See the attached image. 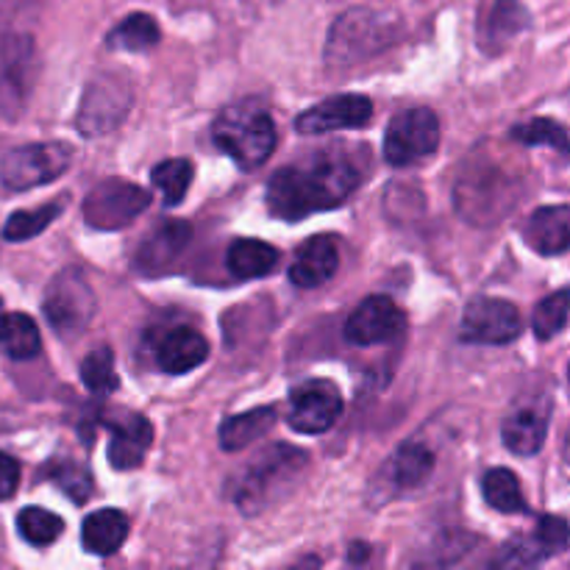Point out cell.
Returning a JSON list of instances; mask_svg holds the SVG:
<instances>
[{
    "label": "cell",
    "mask_w": 570,
    "mask_h": 570,
    "mask_svg": "<svg viewBox=\"0 0 570 570\" xmlns=\"http://www.w3.org/2000/svg\"><path fill=\"white\" fill-rule=\"evenodd\" d=\"M529 26V11L518 0H493L479 17V48L501 53Z\"/></svg>",
    "instance_id": "ffe728a7"
},
{
    "label": "cell",
    "mask_w": 570,
    "mask_h": 570,
    "mask_svg": "<svg viewBox=\"0 0 570 570\" xmlns=\"http://www.w3.org/2000/svg\"><path fill=\"white\" fill-rule=\"evenodd\" d=\"M72 161V150L61 142H33L11 148L0 159V181L11 193L42 187L65 176Z\"/></svg>",
    "instance_id": "ba28073f"
},
{
    "label": "cell",
    "mask_w": 570,
    "mask_h": 570,
    "mask_svg": "<svg viewBox=\"0 0 570 570\" xmlns=\"http://www.w3.org/2000/svg\"><path fill=\"white\" fill-rule=\"evenodd\" d=\"M0 348L11 356V360H33L39 354V328L22 312H11L3 315L0 323Z\"/></svg>",
    "instance_id": "f546056e"
},
{
    "label": "cell",
    "mask_w": 570,
    "mask_h": 570,
    "mask_svg": "<svg viewBox=\"0 0 570 570\" xmlns=\"http://www.w3.org/2000/svg\"><path fill=\"white\" fill-rule=\"evenodd\" d=\"M193 239V226L187 220H167L139 245L137 256H134V267L142 276H165L184 248Z\"/></svg>",
    "instance_id": "2e32d148"
},
{
    "label": "cell",
    "mask_w": 570,
    "mask_h": 570,
    "mask_svg": "<svg viewBox=\"0 0 570 570\" xmlns=\"http://www.w3.org/2000/svg\"><path fill=\"white\" fill-rule=\"evenodd\" d=\"M209 360V343L200 332L189 326H178L165 334V340L156 348V365L165 373L181 376V373L195 371Z\"/></svg>",
    "instance_id": "44dd1931"
},
{
    "label": "cell",
    "mask_w": 570,
    "mask_h": 570,
    "mask_svg": "<svg viewBox=\"0 0 570 570\" xmlns=\"http://www.w3.org/2000/svg\"><path fill=\"white\" fill-rule=\"evenodd\" d=\"M3 315H6V312H3V301H0V323H3Z\"/></svg>",
    "instance_id": "f35d334b"
},
{
    "label": "cell",
    "mask_w": 570,
    "mask_h": 570,
    "mask_svg": "<svg viewBox=\"0 0 570 570\" xmlns=\"http://www.w3.org/2000/svg\"><path fill=\"white\" fill-rule=\"evenodd\" d=\"M20 488V462L0 451V501H9Z\"/></svg>",
    "instance_id": "74e56055"
},
{
    "label": "cell",
    "mask_w": 570,
    "mask_h": 570,
    "mask_svg": "<svg viewBox=\"0 0 570 570\" xmlns=\"http://www.w3.org/2000/svg\"><path fill=\"white\" fill-rule=\"evenodd\" d=\"M404 312L399 309L393 298L387 295H371L362 301L354 312H351L348 323H345V340L351 345H382L390 343L404 332Z\"/></svg>",
    "instance_id": "5bb4252c"
},
{
    "label": "cell",
    "mask_w": 570,
    "mask_h": 570,
    "mask_svg": "<svg viewBox=\"0 0 570 570\" xmlns=\"http://www.w3.org/2000/svg\"><path fill=\"white\" fill-rule=\"evenodd\" d=\"M434 471V454L423 443H406L395 451L387 465V476L393 490H415L426 484Z\"/></svg>",
    "instance_id": "484cf974"
},
{
    "label": "cell",
    "mask_w": 570,
    "mask_h": 570,
    "mask_svg": "<svg viewBox=\"0 0 570 570\" xmlns=\"http://www.w3.org/2000/svg\"><path fill=\"white\" fill-rule=\"evenodd\" d=\"M131 81L120 72H100L83 89L81 106H78L76 126L83 137H100L109 134L126 120L131 111Z\"/></svg>",
    "instance_id": "8992f818"
},
{
    "label": "cell",
    "mask_w": 570,
    "mask_h": 570,
    "mask_svg": "<svg viewBox=\"0 0 570 570\" xmlns=\"http://www.w3.org/2000/svg\"><path fill=\"white\" fill-rule=\"evenodd\" d=\"M111 432L109 440V462L117 471H131L142 465L150 443H154V426L137 412H120L117 417L106 421Z\"/></svg>",
    "instance_id": "e0dca14e"
},
{
    "label": "cell",
    "mask_w": 570,
    "mask_h": 570,
    "mask_svg": "<svg viewBox=\"0 0 570 570\" xmlns=\"http://www.w3.org/2000/svg\"><path fill=\"white\" fill-rule=\"evenodd\" d=\"M150 206V193L126 178H104L83 198V220L98 232L126 228Z\"/></svg>",
    "instance_id": "52a82bcc"
},
{
    "label": "cell",
    "mask_w": 570,
    "mask_h": 570,
    "mask_svg": "<svg viewBox=\"0 0 570 570\" xmlns=\"http://www.w3.org/2000/svg\"><path fill=\"white\" fill-rule=\"evenodd\" d=\"M568 326V289H557L549 298H543L538 304L532 315V328L540 340H551L560 332H566Z\"/></svg>",
    "instance_id": "e575fe53"
},
{
    "label": "cell",
    "mask_w": 570,
    "mask_h": 570,
    "mask_svg": "<svg viewBox=\"0 0 570 570\" xmlns=\"http://www.w3.org/2000/svg\"><path fill=\"white\" fill-rule=\"evenodd\" d=\"M456 187L465 189H484V195H473V198L456 204L462 217H468L471 223H479V226H488V223H495L501 215L515 206L518 193L512 187L510 178L499 170V167H479V170H468L462 181H456Z\"/></svg>",
    "instance_id": "4fadbf2b"
},
{
    "label": "cell",
    "mask_w": 570,
    "mask_h": 570,
    "mask_svg": "<svg viewBox=\"0 0 570 570\" xmlns=\"http://www.w3.org/2000/svg\"><path fill=\"white\" fill-rule=\"evenodd\" d=\"M193 161L189 159H165L150 170V181L165 195L167 206H178L187 195L189 181H193Z\"/></svg>",
    "instance_id": "1f68e13d"
},
{
    "label": "cell",
    "mask_w": 570,
    "mask_h": 570,
    "mask_svg": "<svg viewBox=\"0 0 570 570\" xmlns=\"http://www.w3.org/2000/svg\"><path fill=\"white\" fill-rule=\"evenodd\" d=\"M278 250L273 248L271 243H262V239H234L228 245L226 254V265L228 273H232L237 282H250V278H262L267 273L276 271L278 265Z\"/></svg>",
    "instance_id": "603a6c76"
},
{
    "label": "cell",
    "mask_w": 570,
    "mask_h": 570,
    "mask_svg": "<svg viewBox=\"0 0 570 570\" xmlns=\"http://www.w3.org/2000/svg\"><path fill=\"white\" fill-rule=\"evenodd\" d=\"M276 410L273 406H262V410L243 412V415H232L220 423V445L226 451H243L245 445L254 443L256 438L267 434L276 423Z\"/></svg>",
    "instance_id": "4316f807"
},
{
    "label": "cell",
    "mask_w": 570,
    "mask_h": 570,
    "mask_svg": "<svg viewBox=\"0 0 570 570\" xmlns=\"http://www.w3.org/2000/svg\"><path fill=\"white\" fill-rule=\"evenodd\" d=\"M440 145V120L432 109H406L390 120L384 134V159L393 167H410L426 159Z\"/></svg>",
    "instance_id": "9c48e42d"
},
{
    "label": "cell",
    "mask_w": 570,
    "mask_h": 570,
    "mask_svg": "<svg viewBox=\"0 0 570 570\" xmlns=\"http://www.w3.org/2000/svg\"><path fill=\"white\" fill-rule=\"evenodd\" d=\"M340 415H343V395L337 384L312 379L295 387L287 421L298 434H323L340 421Z\"/></svg>",
    "instance_id": "7c38bea8"
},
{
    "label": "cell",
    "mask_w": 570,
    "mask_h": 570,
    "mask_svg": "<svg viewBox=\"0 0 570 570\" xmlns=\"http://www.w3.org/2000/svg\"><path fill=\"white\" fill-rule=\"evenodd\" d=\"M340 267V248L337 239L328 237V234H315V237L306 239L304 245L295 254L293 265H289V282L295 287H321L328 278L337 273Z\"/></svg>",
    "instance_id": "ac0fdd59"
},
{
    "label": "cell",
    "mask_w": 570,
    "mask_h": 570,
    "mask_svg": "<svg viewBox=\"0 0 570 570\" xmlns=\"http://www.w3.org/2000/svg\"><path fill=\"white\" fill-rule=\"evenodd\" d=\"M512 139H518L521 145H549V148L560 150L562 156L568 154L566 128L554 120H543V117H534V120L512 128Z\"/></svg>",
    "instance_id": "8d00e7d4"
},
{
    "label": "cell",
    "mask_w": 570,
    "mask_h": 570,
    "mask_svg": "<svg viewBox=\"0 0 570 570\" xmlns=\"http://www.w3.org/2000/svg\"><path fill=\"white\" fill-rule=\"evenodd\" d=\"M482 493L495 512H504V515L527 512V499H523L521 482H518V476L510 468H493V471L484 473Z\"/></svg>",
    "instance_id": "f1b7e54d"
},
{
    "label": "cell",
    "mask_w": 570,
    "mask_h": 570,
    "mask_svg": "<svg viewBox=\"0 0 570 570\" xmlns=\"http://www.w3.org/2000/svg\"><path fill=\"white\" fill-rule=\"evenodd\" d=\"M65 206L67 200H50V204L39 206V209L14 212L3 226V239H9V243H26V239L37 237V234H42L65 212Z\"/></svg>",
    "instance_id": "4dcf8cb0"
},
{
    "label": "cell",
    "mask_w": 570,
    "mask_h": 570,
    "mask_svg": "<svg viewBox=\"0 0 570 570\" xmlns=\"http://www.w3.org/2000/svg\"><path fill=\"white\" fill-rule=\"evenodd\" d=\"M365 150L360 145H332L315 150L273 173L267 181V209L278 220H304L315 212L345 204L367 176Z\"/></svg>",
    "instance_id": "6da1fadb"
},
{
    "label": "cell",
    "mask_w": 570,
    "mask_h": 570,
    "mask_svg": "<svg viewBox=\"0 0 570 570\" xmlns=\"http://www.w3.org/2000/svg\"><path fill=\"white\" fill-rule=\"evenodd\" d=\"M401 37V20L390 11L351 9L334 20L323 56L328 65L345 67L382 53Z\"/></svg>",
    "instance_id": "277c9868"
},
{
    "label": "cell",
    "mask_w": 570,
    "mask_h": 570,
    "mask_svg": "<svg viewBox=\"0 0 570 570\" xmlns=\"http://www.w3.org/2000/svg\"><path fill=\"white\" fill-rule=\"evenodd\" d=\"M549 434V417L538 410H518L501 426L504 445L518 456H532L543 449Z\"/></svg>",
    "instance_id": "d4e9b609"
},
{
    "label": "cell",
    "mask_w": 570,
    "mask_h": 570,
    "mask_svg": "<svg viewBox=\"0 0 570 570\" xmlns=\"http://www.w3.org/2000/svg\"><path fill=\"white\" fill-rule=\"evenodd\" d=\"M17 529H20L22 540H28L31 546L42 549V546H50L59 540L65 523H61V518L53 515V512L39 510V507H26V510L17 515Z\"/></svg>",
    "instance_id": "d6a6232c"
},
{
    "label": "cell",
    "mask_w": 570,
    "mask_h": 570,
    "mask_svg": "<svg viewBox=\"0 0 570 570\" xmlns=\"http://www.w3.org/2000/svg\"><path fill=\"white\" fill-rule=\"evenodd\" d=\"M128 518L120 510H98L83 521L81 543L89 554L109 557L126 543Z\"/></svg>",
    "instance_id": "cb8c5ba5"
},
{
    "label": "cell",
    "mask_w": 570,
    "mask_h": 570,
    "mask_svg": "<svg viewBox=\"0 0 570 570\" xmlns=\"http://www.w3.org/2000/svg\"><path fill=\"white\" fill-rule=\"evenodd\" d=\"M81 382L87 384V390H92V393H104V395L115 393L120 379H117L115 354H111V348L100 345V348H95L92 354L83 356Z\"/></svg>",
    "instance_id": "836d02e7"
},
{
    "label": "cell",
    "mask_w": 570,
    "mask_h": 570,
    "mask_svg": "<svg viewBox=\"0 0 570 570\" xmlns=\"http://www.w3.org/2000/svg\"><path fill=\"white\" fill-rule=\"evenodd\" d=\"M50 479H53L56 488H59L67 499L76 501V504H83V501L92 495V473L83 465H78V462H53V465H50Z\"/></svg>",
    "instance_id": "d590c367"
},
{
    "label": "cell",
    "mask_w": 570,
    "mask_h": 570,
    "mask_svg": "<svg viewBox=\"0 0 570 570\" xmlns=\"http://www.w3.org/2000/svg\"><path fill=\"white\" fill-rule=\"evenodd\" d=\"M212 139L217 148L237 161L243 170H256L273 156L278 142L276 122L259 100H239L226 106L212 122Z\"/></svg>",
    "instance_id": "7a4b0ae2"
},
{
    "label": "cell",
    "mask_w": 570,
    "mask_h": 570,
    "mask_svg": "<svg viewBox=\"0 0 570 570\" xmlns=\"http://www.w3.org/2000/svg\"><path fill=\"white\" fill-rule=\"evenodd\" d=\"M159 22L150 14H145V11H134L120 26L111 28V33L106 37V45L111 50H131V53H139V50H148L154 45H159Z\"/></svg>",
    "instance_id": "83f0119b"
},
{
    "label": "cell",
    "mask_w": 570,
    "mask_h": 570,
    "mask_svg": "<svg viewBox=\"0 0 570 570\" xmlns=\"http://www.w3.org/2000/svg\"><path fill=\"white\" fill-rule=\"evenodd\" d=\"M527 243L543 256H560L570 243V212L568 206H543L527 223Z\"/></svg>",
    "instance_id": "7402d4cb"
},
{
    "label": "cell",
    "mask_w": 570,
    "mask_h": 570,
    "mask_svg": "<svg viewBox=\"0 0 570 570\" xmlns=\"http://www.w3.org/2000/svg\"><path fill=\"white\" fill-rule=\"evenodd\" d=\"M523 317L504 298H476L462 315V340L482 345H510L521 337Z\"/></svg>",
    "instance_id": "8fae6325"
},
{
    "label": "cell",
    "mask_w": 570,
    "mask_h": 570,
    "mask_svg": "<svg viewBox=\"0 0 570 570\" xmlns=\"http://www.w3.org/2000/svg\"><path fill=\"white\" fill-rule=\"evenodd\" d=\"M568 546V523L560 515H543L538 521L532 538H518L507 546L504 566H534L546 557H554L566 551Z\"/></svg>",
    "instance_id": "d6986e66"
},
{
    "label": "cell",
    "mask_w": 570,
    "mask_h": 570,
    "mask_svg": "<svg viewBox=\"0 0 570 570\" xmlns=\"http://www.w3.org/2000/svg\"><path fill=\"white\" fill-rule=\"evenodd\" d=\"M373 117V104L365 95H334L295 117L298 134H326L337 128H362Z\"/></svg>",
    "instance_id": "9a60e30c"
},
{
    "label": "cell",
    "mask_w": 570,
    "mask_h": 570,
    "mask_svg": "<svg viewBox=\"0 0 570 570\" xmlns=\"http://www.w3.org/2000/svg\"><path fill=\"white\" fill-rule=\"evenodd\" d=\"M33 87V39L0 31V115H22Z\"/></svg>",
    "instance_id": "30bf717a"
},
{
    "label": "cell",
    "mask_w": 570,
    "mask_h": 570,
    "mask_svg": "<svg viewBox=\"0 0 570 570\" xmlns=\"http://www.w3.org/2000/svg\"><path fill=\"white\" fill-rule=\"evenodd\" d=\"M306 465H309V454L304 449L287 443L271 445L243 473L234 501L245 515H259L295 488Z\"/></svg>",
    "instance_id": "3957f363"
},
{
    "label": "cell",
    "mask_w": 570,
    "mask_h": 570,
    "mask_svg": "<svg viewBox=\"0 0 570 570\" xmlns=\"http://www.w3.org/2000/svg\"><path fill=\"white\" fill-rule=\"evenodd\" d=\"M42 309L53 332L70 340L92 323L95 312H98V298L78 267H65L45 289Z\"/></svg>",
    "instance_id": "5b68a950"
}]
</instances>
